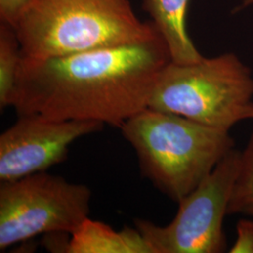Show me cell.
<instances>
[{"label": "cell", "instance_id": "1", "mask_svg": "<svg viewBox=\"0 0 253 253\" xmlns=\"http://www.w3.org/2000/svg\"><path fill=\"white\" fill-rule=\"evenodd\" d=\"M170 61L161 34L67 56H23L11 107L18 117L89 120L120 128L148 107L158 75Z\"/></svg>", "mask_w": 253, "mask_h": 253}, {"label": "cell", "instance_id": "2", "mask_svg": "<svg viewBox=\"0 0 253 253\" xmlns=\"http://www.w3.org/2000/svg\"><path fill=\"white\" fill-rule=\"evenodd\" d=\"M120 129L134 148L143 174L176 203L235 148L228 130L148 107L128 118Z\"/></svg>", "mask_w": 253, "mask_h": 253}, {"label": "cell", "instance_id": "3", "mask_svg": "<svg viewBox=\"0 0 253 253\" xmlns=\"http://www.w3.org/2000/svg\"><path fill=\"white\" fill-rule=\"evenodd\" d=\"M22 55L47 59L143 42L160 33L128 0H34L14 27Z\"/></svg>", "mask_w": 253, "mask_h": 253}, {"label": "cell", "instance_id": "4", "mask_svg": "<svg viewBox=\"0 0 253 253\" xmlns=\"http://www.w3.org/2000/svg\"><path fill=\"white\" fill-rule=\"evenodd\" d=\"M253 99L251 69L226 53L195 63L170 61L158 75L148 108L230 131L247 120Z\"/></svg>", "mask_w": 253, "mask_h": 253}, {"label": "cell", "instance_id": "5", "mask_svg": "<svg viewBox=\"0 0 253 253\" xmlns=\"http://www.w3.org/2000/svg\"><path fill=\"white\" fill-rule=\"evenodd\" d=\"M91 190L37 172L0 182V251L39 235H72L88 217Z\"/></svg>", "mask_w": 253, "mask_h": 253}, {"label": "cell", "instance_id": "6", "mask_svg": "<svg viewBox=\"0 0 253 253\" xmlns=\"http://www.w3.org/2000/svg\"><path fill=\"white\" fill-rule=\"evenodd\" d=\"M240 151L232 149L199 185L178 202L166 226L136 219L135 227L155 253H220L227 249L223 231Z\"/></svg>", "mask_w": 253, "mask_h": 253}, {"label": "cell", "instance_id": "7", "mask_svg": "<svg viewBox=\"0 0 253 253\" xmlns=\"http://www.w3.org/2000/svg\"><path fill=\"white\" fill-rule=\"evenodd\" d=\"M104 124L84 120H52L19 116L0 135V182L46 172L62 163L69 148L83 136L100 131Z\"/></svg>", "mask_w": 253, "mask_h": 253}, {"label": "cell", "instance_id": "8", "mask_svg": "<svg viewBox=\"0 0 253 253\" xmlns=\"http://www.w3.org/2000/svg\"><path fill=\"white\" fill-rule=\"evenodd\" d=\"M189 1L144 0V9L163 37L174 63H195L204 57L188 33L187 10Z\"/></svg>", "mask_w": 253, "mask_h": 253}, {"label": "cell", "instance_id": "9", "mask_svg": "<svg viewBox=\"0 0 253 253\" xmlns=\"http://www.w3.org/2000/svg\"><path fill=\"white\" fill-rule=\"evenodd\" d=\"M66 253H155V251L136 227L116 231L87 217L71 235Z\"/></svg>", "mask_w": 253, "mask_h": 253}, {"label": "cell", "instance_id": "10", "mask_svg": "<svg viewBox=\"0 0 253 253\" xmlns=\"http://www.w3.org/2000/svg\"><path fill=\"white\" fill-rule=\"evenodd\" d=\"M22 51L16 31L8 24H0V109L12 104Z\"/></svg>", "mask_w": 253, "mask_h": 253}, {"label": "cell", "instance_id": "11", "mask_svg": "<svg viewBox=\"0 0 253 253\" xmlns=\"http://www.w3.org/2000/svg\"><path fill=\"white\" fill-rule=\"evenodd\" d=\"M228 215L253 217V133L243 151H240L229 201Z\"/></svg>", "mask_w": 253, "mask_h": 253}, {"label": "cell", "instance_id": "12", "mask_svg": "<svg viewBox=\"0 0 253 253\" xmlns=\"http://www.w3.org/2000/svg\"><path fill=\"white\" fill-rule=\"evenodd\" d=\"M33 2L34 0H0L1 23L14 28Z\"/></svg>", "mask_w": 253, "mask_h": 253}, {"label": "cell", "instance_id": "13", "mask_svg": "<svg viewBox=\"0 0 253 253\" xmlns=\"http://www.w3.org/2000/svg\"><path fill=\"white\" fill-rule=\"evenodd\" d=\"M231 253H253V218L240 219L236 224V239Z\"/></svg>", "mask_w": 253, "mask_h": 253}, {"label": "cell", "instance_id": "14", "mask_svg": "<svg viewBox=\"0 0 253 253\" xmlns=\"http://www.w3.org/2000/svg\"><path fill=\"white\" fill-rule=\"evenodd\" d=\"M251 5H253V0H244L242 5H241V8L245 9V8L251 6Z\"/></svg>", "mask_w": 253, "mask_h": 253}, {"label": "cell", "instance_id": "15", "mask_svg": "<svg viewBox=\"0 0 253 253\" xmlns=\"http://www.w3.org/2000/svg\"><path fill=\"white\" fill-rule=\"evenodd\" d=\"M247 119H253V103L251 106V108L249 109L248 115H247Z\"/></svg>", "mask_w": 253, "mask_h": 253}]
</instances>
